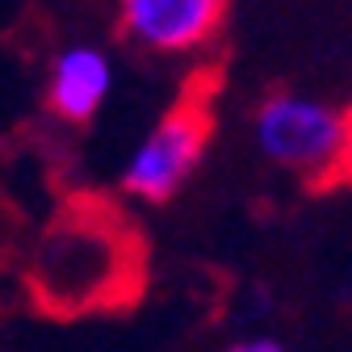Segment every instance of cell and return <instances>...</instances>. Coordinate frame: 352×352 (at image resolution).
<instances>
[{
    "label": "cell",
    "mask_w": 352,
    "mask_h": 352,
    "mask_svg": "<svg viewBox=\"0 0 352 352\" xmlns=\"http://www.w3.org/2000/svg\"><path fill=\"white\" fill-rule=\"evenodd\" d=\"M143 281L147 248L135 223L105 197L63 201L25 264L30 302L55 319L122 311L143 294Z\"/></svg>",
    "instance_id": "6da1fadb"
},
{
    "label": "cell",
    "mask_w": 352,
    "mask_h": 352,
    "mask_svg": "<svg viewBox=\"0 0 352 352\" xmlns=\"http://www.w3.org/2000/svg\"><path fill=\"white\" fill-rule=\"evenodd\" d=\"M256 147L311 189H331L344 168V109L306 93H273L256 109Z\"/></svg>",
    "instance_id": "7a4b0ae2"
},
{
    "label": "cell",
    "mask_w": 352,
    "mask_h": 352,
    "mask_svg": "<svg viewBox=\"0 0 352 352\" xmlns=\"http://www.w3.org/2000/svg\"><path fill=\"white\" fill-rule=\"evenodd\" d=\"M210 130H214V118H210L206 93H189L185 101H176L135 147L122 172V189L139 201H168L201 164Z\"/></svg>",
    "instance_id": "3957f363"
},
{
    "label": "cell",
    "mask_w": 352,
    "mask_h": 352,
    "mask_svg": "<svg viewBox=\"0 0 352 352\" xmlns=\"http://www.w3.org/2000/svg\"><path fill=\"white\" fill-rule=\"evenodd\" d=\"M227 0H118V21L130 42L160 55L201 51L223 30Z\"/></svg>",
    "instance_id": "277c9868"
},
{
    "label": "cell",
    "mask_w": 352,
    "mask_h": 352,
    "mask_svg": "<svg viewBox=\"0 0 352 352\" xmlns=\"http://www.w3.org/2000/svg\"><path fill=\"white\" fill-rule=\"evenodd\" d=\"M113 88V67L109 55L101 47H88V42H72L51 59L47 72V105L51 113H59L63 122H93L97 109L105 105Z\"/></svg>",
    "instance_id": "5b68a950"
},
{
    "label": "cell",
    "mask_w": 352,
    "mask_h": 352,
    "mask_svg": "<svg viewBox=\"0 0 352 352\" xmlns=\"http://www.w3.org/2000/svg\"><path fill=\"white\" fill-rule=\"evenodd\" d=\"M340 185H352V105L344 109V168H340Z\"/></svg>",
    "instance_id": "8992f818"
},
{
    "label": "cell",
    "mask_w": 352,
    "mask_h": 352,
    "mask_svg": "<svg viewBox=\"0 0 352 352\" xmlns=\"http://www.w3.org/2000/svg\"><path fill=\"white\" fill-rule=\"evenodd\" d=\"M231 352H285V348H281L277 340H264V336H260V340H243V344H235Z\"/></svg>",
    "instance_id": "52a82bcc"
}]
</instances>
